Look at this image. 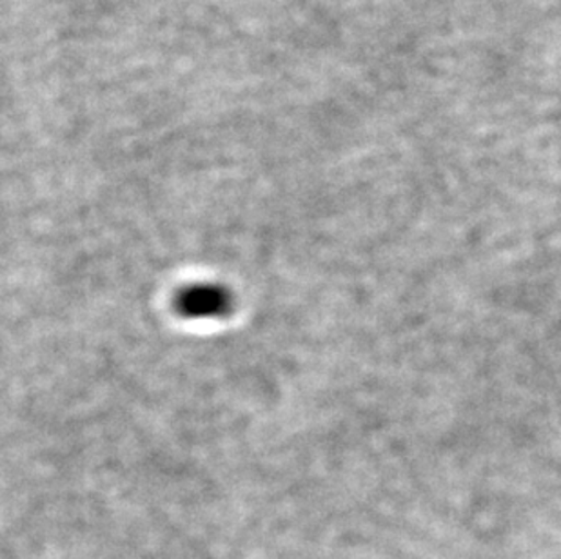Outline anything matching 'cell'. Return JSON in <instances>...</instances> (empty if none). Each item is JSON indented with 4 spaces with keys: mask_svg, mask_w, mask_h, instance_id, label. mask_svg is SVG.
Instances as JSON below:
<instances>
[{
    "mask_svg": "<svg viewBox=\"0 0 561 559\" xmlns=\"http://www.w3.org/2000/svg\"><path fill=\"white\" fill-rule=\"evenodd\" d=\"M231 307V296L220 285H193L179 296V311L187 318H218Z\"/></svg>",
    "mask_w": 561,
    "mask_h": 559,
    "instance_id": "obj_1",
    "label": "cell"
}]
</instances>
